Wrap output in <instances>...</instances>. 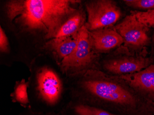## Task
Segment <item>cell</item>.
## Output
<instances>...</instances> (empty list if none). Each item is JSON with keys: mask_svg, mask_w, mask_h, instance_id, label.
<instances>
[{"mask_svg": "<svg viewBox=\"0 0 154 115\" xmlns=\"http://www.w3.org/2000/svg\"><path fill=\"white\" fill-rule=\"evenodd\" d=\"M78 84L87 97L123 115H154V107L118 76L89 69Z\"/></svg>", "mask_w": 154, "mask_h": 115, "instance_id": "1", "label": "cell"}, {"mask_svg": "<svg viewBox=\"0 0 154 115\" xmlns=\"http://www.w3.org/2000/svg\"><path fill=\"white\" fill-rule=\"evenodd\" d=\"M76 1L67 0L10 1L6 13L23 30L40 33L46 38H54L66 16L74 13L72 5Z\"/></svg>", "mask_w": 154, "mask_h": 115, "instance_id": "2", "label": "cell"}, {"mask_svg": "<svg viewBox=\"0 0 154 115\" xmlns=\"http://www.w3.org/2000/svg\"><path fill=\"white\" fill-rule=\"evenodd\" d=\"M90 32L84 25L78 33V43L72 53L61 61L63 71L71 74L81 73L89 70L96 59Z\"/></svg>", "mask_w": 154, "mask_h": 115, "instance_id": "3", "label": "cell"}, {"mask_svg": "<svg viewBox=\"0 0 154 115\" xmlns=\"http://www.w3.org/2000/svg\"><path fill=\"white\" fill-rule=\"evenodd\" d=\"M88 23L90 32L108 28L117 22L122 15L116 3L110 0H97L87 2Z\"/></svg>", "mask_w": 154, "mask_h": 115, "instance_id": "4", "label": "cell"}, {"mask_svg": "<svg viewBox=\"0 0 154 115\" xmlns=\"http://www.w3.org/2000/svg\"><path fill=\"white\" fill-rule=\"evenodd\" d=\"M115 30L121 35L129 52L139 51L149 44V28L139 22L132 13L116 26Z\"/></svg>", "mask_w": 154, "mask_h": 115, "instance_id": "5", "label": "cell"}, {"mask_svg": "<svg viewBox=\"0 0 154 115\" xmlns=\"http://www.w3.org/2000/svg\"><path fill=\"white\" fill-rule=\"evenodd\" d=\"M154 63V58L130 53L112 57L104 62L103 68L112 75L134 74L146 69Z\"/></svg>", "mask_w": 154, "mask_h": 115, "instance_id": "6", "label": "cell"}, {"mask_svg": "<svg viewBox=\"0 0 154 115\" xmlns=\"http://www.w3.org/2000/svg\"><path fill=\"white\" fill-rule=\"evenodd\" d=\"M37 89L40 96L48 104L54 105L60 97L62 85L59 77L48 68L41 69L37 77Z\"/></svg>", "mask_w": 154, "mask_h": 115, "instance_id": "7", "label": "cell"}, {"mask_svg": "<svg viewBox=\"0 0 154 115\" xmlns=\"http://www.w3.org/2000/svg\"><path fill=\"white\" fill-rule=\"evenodd\" d=\"M118 76L154 107V63L137 73Z\"/></svg>", "mask_w": 154, "mask_h": 115, "instance_id": "8", "label": "cell"}, {"mask_svg": "<svg viewBox=\"0 0 154 115\" xmlns=\"http://www.w3.org/2000/svg\"><path fill=\"white\" fill-rule=\"evenodd\" d=\"M89 32L93 48L97 51H108L123 44L121 35L115 29L105 28Z\"/></svg>", "mask_w": 154, "mask_h": 115, "instance_id": "9", "label": "cell"}, {"mask_svg": "<svg viewBox=\"0 0 154 115\" xmlns=\"http://www.w3.org/2000/svg\"><path fill=\"white\" fill-rule=\"evenodd\" d=\"M78 33L70 36L52 39L47 43L46 46L55 53L62 61L70 55L76 48Z\"/></svg>", "mask_w": 154, "mask_h": 115, "instance_id": "10", "label": "cell"}, {"mask_svg": "<svg viewBox=\"0 0 154 115\" xmlns=\"http://www.w3.org/2000/svg\"><path fill=\"white\" fill-rule=\"evenodd\" d=\"M84 15L82 13H75L61 26L54 38L67 37L77 33L84 26Z\"/></svg>", "mask_w": 154, "mask_h": 115, "instance_id": "11", "label": "cell"}, {"mask_svg": "<svg viewBox=\"0 0 154 115\" xmlns=\"http://www.w3.org/2000/svg\"><path fill=\"white\" fill-rule=\"evenodd\" d=\"M71 110L75 115H119L101 108L85 104H74L72 106Z\"/></svg>", "mask_w": 154, "mask_h": 115, "instance_id": "12", "label": "cell"}, {"mask_svg": "<svg viewBox=\"0 0 154 115\" xmlns=\"http://www.w3.org/2000/svg\"><path fill=\"white\" fill-rule=\"evenodd\" d=\"M28 86V83H26L24 80L18 82L13 93L14 101H16L24 106L29 103L27 93Z\"/></svg>", "mask_w": 154, "mask_h": 115, "instance_id": "13", "label": "cell"}, {"mask_svg": "<svg viewBox=\"0 0 154 115\" xmlns=\"http://www.w3.org/2000/svg\"><path fill=\"white\" fill-rule=\"evenodd\" d=\"M139 22L145 25L148 28H154V9L145 11L131 12Z\"/></svg>", "mask_w": 154, "mask_h": 115, "instance_id": "14", "label": "cell"}, {"mask_svg": "<svg viewBox=\"0 0 154 115\" xmlns=\"http://www.w3.org/2000/svg\"><path fill=\"white\" fill-rule=\"evenodd\" d=\"M124 3L128 7L146 11L154 9V0H125Z\"/></svg>", "mask_w": 154, "mask_h": 115, "instance_id": "15", "label": "cell"}, {"mask_svg": "<svg viewBox=\"0 0 154 115\" xmlns=\"http://www.w3.org/2000/svg\"><path fill=\"white\" fill-rule=\"evenodd\" d=\"M0 48L2 52H7L8 51V40L2 27H1L0 31Z\"/></svg>", "mask_w": 154, "mask_h": 115, "instance_id": "16", "label": "cell"}, {"mask_svg": "<svg viewBox=\"0 0 154 115\" xmlns=\"http://www.w3.org/2000/svg\"><path fill=\"white\" fill-rule=\"evenodd\" d=\"M25 115H65L63 112L61 113H54V112H49V113H40L38 112H28Z\"/></svg>", "mask_w": 154, "mask_h": 115, "instance_id": "17", "label": "cell"}]
</instances>
